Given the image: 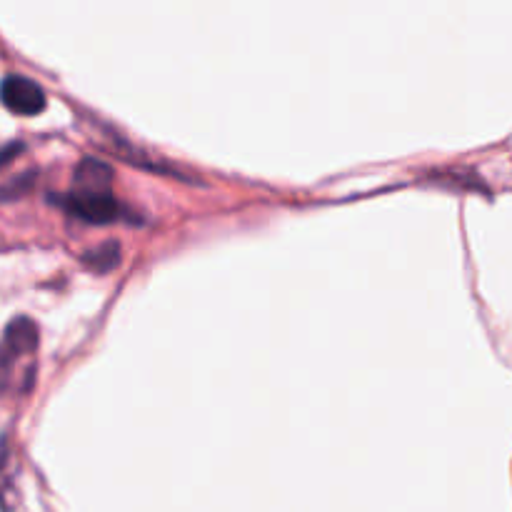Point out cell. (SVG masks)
Wrapping results in <instances>:
<instances>
[{
    "mask_svg": "<svg viewBox=\"0 0 512 512\" xmlns=\"http://www.w3.org/2000/svg\"><path fill=\"white\" fill-rule=\"evenodd\" d=\"M83 260L85 265H90V268L98 270V273H108V270H113L115 265L120 263V245L115 243V240H108V243L88 250V253L83 255Z\"/></svg>",
    "mask_w": 512,
    "mask_h": 512,
    "instance_id": "5b68a950",
    "label": "cell"
},
{
    "mask_svg": "<svg viewBox=\"0 0 512 512\" xmlns=\"http://www.w3.org/2000/svg\"><path fill=\"white\" fill-rule=\"evenodd\" d=\"M18 150H23V145H20V143L5 145V150H3V163H10V155L18 153Z\"/></svg>",
    "mask_w": 512,
    "mask_h": 512,
    "instance_id": "52a82bcc",
    "label": "cell"
},
{
    "mask_svg": "<svg viewBox=\"0 0 512 512\" xmlns=\"http://www.w3.org/2000/svg\"><path fill=\"white\" fill-rule=\"evenodd\" d=\"M38 348V328L30 318H13L5 328V355L3 363L5 368H10L15 355L33 353Z\"/></svg>",
    "mask_w": 512,
    "mask_h": 512,
    "instance_id": "3957f363",
    "label": "cell"
},
{
    "mask_svg": "<svg viewBox=\"0 0 512 512\" xmlns=\"http://www.w3.org/2000/svg\"><path fill=\"white\" fill-rule=\"evenodd\" d=\"M0 95H3L5 108L18 115H38L45 108V90L28 75H5Z\"/></svg>",
    "mask_w": 512,
    "mask_h": 512,
    "instance_id": "7a4b0ae2",
    "label": "cell"
},
{
    "mask_svg": "<svg viewBox=\"0 0 512 512\" xmlns=\"http://www.w3.org/2000/svg\"><path fill=\"white\" fill-rule=\"evenodd\" d=\"M33 170H30V173H25V175H15V178H10L8 183H5V188H3V198L5 200H13V198H18V193H23V190H28L30 188V183H33Z\"/></svg>",
    "mask_w": 512,
    "mask_h": 512,
    "instance_id": "8992f818",
    "label": "cell"
},
{
    "mask_svg": "<svg viewBox=\"0 0 512 512\" xmlns=\"http://www.w3.org/2000/svg\"><path fill=\"white\" fill-rule=\"evenodd\" d=\"M58 203L63 205L70 215L93 225L113 223V220H118L120 215H123V205L113 198L110 190L75 188L70 190V193L60 195Z\"/></svg>",
    "mask_w": 512,
    "mask_h": 512,
    "instance_id": "6da1fadb",
    "label": "cell"
},
{
    "mask_svg": "<svg viewBox=\"0 0 512 512\" xmlns=\"http://www.w3.org/2000/svg\"><path fill=\"white\" fill-rule=\"evenodd\" d=\"M110 180H113V170L105 160L85 158L75 168V185L83 190H108Z\"/></svg>",
    "mask_w": 512,
    "mask_h": 512,
    "instance_id": "277c9868",
    "label": "cell"
}]
</instances>
